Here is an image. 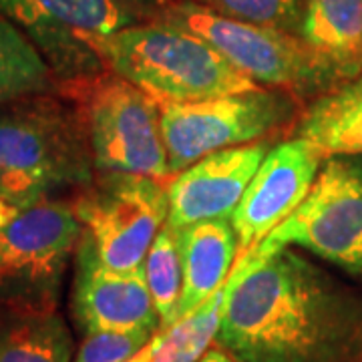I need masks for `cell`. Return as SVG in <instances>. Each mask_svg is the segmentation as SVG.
Segmentation results:
<instances>
[{
  "mask_svg": "<svg viewBox=\"0 0 362 362\" xmlns=\"http://www.w3.org/2000/svg\"><path fill=\"white\" fill-rule=\"evenodd\" d=\"M220 346L233 362H362V300L292 246L235 262Z\"/></svg>",
  "mask_w": 362,
  "mask_h": 362,
  "instance_id": "1",
  "label": "cell"
},
{
  "mask_svg": "<svg viewBox=\"0 0 362 362\" xmlns=\"http://www.w3.org/2000/svg\"><path fill=\"white\" fill-rule=\"evenodd\" d=\"M99 65L133 83L159 105L197 103L259 89L206 40L163 21L139 23L111 35L77 33Z\"/></svg>",
  "mask_w": 362,
  "mask_h": 362,
  "instance_id": "2",
  "label": "cell"
},
{
  "mask_svg": "<svg viewBox=\"0 0 362 362\" xmlns=\"http://www.w3.org/2000/svg\"><path fill=\"white\" fill-rule=\"evenodd\" d=\"M93 153L85 121L73 105L47 95L0 107V195L28 209L49 195L93 183Z\"/></svg>",
  "mask_w": 362,
  "mask_h": 362,
  "instance_id": "3",
  "label": "cell"
},
{
  "mask_svg": "<svg viewBox=\"0 0 362 362\" xmlns=\"http://www.w3.org/2000/svg\"><path fill=\"white\" fill-rule=\"evenodd\" d=\"M66 93L85 121L95 169L169 181L161 105L115 73L77 77Z\"/></svg>",
  "mask_w": 362,
  "mask_h": 362,
  "instance_id": "4",
  "label": "cell"
},
{
  "mask_svg": "<svg viewBox=\"0 0 362 362\" xmlns=\"http://www.w3.org/2000/svg\"><path fill=\"white\" fill-rule=\"evenodd\" d=\"M83 226L73 206L40 202L0 226V304L54 310Z\"/></svg>",
  "mask_w": 362,
  "mask_h": 362,
  "instance_id": "5",
  "label": "cell"
},
{
  "mask_svg": "<svg viewBox=\"0 0 362 362\" xmlns=\"http://www.w3.org/2000/svg\"><path fill=\"white\" fill-rule=\"evenodd\" d=\"M73 209L103 266L141 270L157 233L168 223V187L139 173L103 171L78 195Z\"/></svg>",
  "mask_w": 362,
  "mask_h": 362,
  "instance_id": "6",
  "label": "cell"
},
{
  "mask_svg": "<svg viewBox=\"0 0 362 362\" xmlns=\"http://www.w3.org/2000/svg\"><path fill=\"white\" fill-rule=\"evenodd\" d=\"M284 246L302 247L362 280V157H328L308 197L258 250Z\"/></svg>",
  "mask_w": 362,
  "mask_h": 362,
  "instance_id": "7",
  "label": "cell"
},
{
  "mask_svg": "<svg viewBox=\"0 0 362 362\" xmlns=\"http://www.w3.org/2000/svg\"><path fill=\"white\" fill-rule=\"evenodd\" d=\"M159 21L204 39L258 85L304 89L330 81L306 42L294 33L226 18L192 0L163 2Z\"/></svg>",
  "mask_w": 362,
  "mask_h": 362,
  "instance_id": "8",
  "label": "cell"
},
{
  "mask_svg": "<svg viewBox=\"0 0 362 362\" xmlns=\"http://www.w3.org/2000/svg\"><path fill=\"white\" fill-rule=\"evenodd\" d=\"M294 113L284 90L254 89L197 103L161 105V129L171 175L214 151L268 137Z\"/></svg>",
  "mask_w": 362,
  "mask_h": 362,
  "instance_id": "9",
  "label": "cell"
},
{
  "mask_svg": "<svg viewBox=\"0 0 362 362\" xmlns=\"http://www.w3.org/2000/svg\"><path fill=\"white\" fill-rule=\"evenodd\" d=\"M322 163V153L302 137L272 147L230 216L238 235V258L258 247L296 211L310 194Z\"/></svg>",
  "mask_w": 362,
  "mask_h": 362,
  "instance_id": "10",
  "label": "cell"
},
{
  "mask_svg": "<svg viewBox=\"0 0 362 362\" xmlns=\"http://www.w3.org/2000/svg\"><path fill=\"white\" fill-rule=\"evenodd\" d=\"M149 8V0H0V14L51 52L49 59L54 65H73L83 54L97 59L75 39L77 33L111 35L139 25Z\"/></svg>",
  "mask_w": 362,
  "mask_h": 362,
  "instance_id": "11",
  "label": "cell"
},
{
  "mask_svg": "<svg viewBox=\"0 0 362 362\" xmlns=\"http://www.w3.org/2000/svg\"><path fill=\"white\" fill-rule=\"evenodd\" d=\"M268 153V141L228 147L202 157L173 175L165 181L168 226L180 230L195 221L230 218Z\"/></svg>",
  "mask_w": 362,
  "mask_h": 362,
  "instance_id": "12",
  "label": "cell"
},
{
  "mask_svg": "<svg viewBox=\"0 0 362 362\" xmlns=\"http://www.w3.org/2000/svg\"><path fill=\"white\" fill-rule=\"evenodd\" d=\"M73 314L85 334L139 328L161 330L143 268L133 272L107 268L99 262L85 233L77 246Z\"/></svg>",
  "mask_w": 362,
  "mask_h": 362,
  "instance_id": "13",
  "label": "cell"
},
{
  "mask_svg": "<svg viewBox=\"0 0 362 362\" xmlns=\"http://www.w3.org/2000/svg\"><path fill=\"white\" fill-rule=\"evenodd\" d=\"M175 238L183 272L180 304V318H183L228 282L240 247L230 218L183 226L175 230Z\"/></svg>",
  "mask_w": 362,
  "mask_h": 362,
  "instance_id": "14",
  "label": "cell"
},
{
  "mask_svg": "<svg viewBox=\"0 0 362 362\" xmlns=\"http://www.w3.org/2000/svg\"><path fill=\"white\" fill-rule=\"evenodd\" d=\"M298 37L330 81L362 73V0H304Z\"/></svg>",
  "mask_w": 362,
  "mask_h": 362,
  "instance_id": "15",
  "label": "cell"
},
{
  "mask_svg": "<svg viewBox=\"0 0 362 362\" xmlns=\"http://www.w3.org/2000/svg\"><path fill=\"white\" fill-rule=\"evenodd\" d=\"M296 137L324 157H362V73L314 99L300 117Z\"/></svg>",
  "mask_w": 362,
  "mask_h": 362,
  "instance_id": "16",
  "label": "cell"
},
{
  "mask_svg": "<svg viewBox=\"0 0 362 362\" xmlns=\"http://www.w3.org/2000/svg\"><path fill=\"white\" fill-rule=\"evenodd\" d=\"M0 362H73V337L54 310L0 318Z\"/></svg>",
  "mask_w": 362,
  "mask_h": 362,
  "instance_id": "17",
  "label": "cell"
},
{
  "mask_svg": "<svg viewBox=\"0 0 362 362\" xmlns=\"http://www.w3.org/2000/svg\"><path fill=\"white\" fill-rule=\"evenodd\" d=\"M52 87L51 65L8 16L0 14V107Z\"/></svg>",
  "mask_w": 362,
  "mask_h": 362,
  "instance_id": "18",
  "label": "cell"
},
{
  "mask_svg": "<svg viewBox=\"0 0 362 362\" xmlns=\"http://www.w3.org/2000/svg\"><path fill=\"white\" fill-rule=\"evenodd\" d=\"M226 292L228 282L192 314L180 318L168 330H159L156 334V350L151 362L202 361L209 352V344L218 338L220 332Z\"/></svg>",
  "mask_w": 362,
  "mask_h": 362,
  "instance_id": "19",
  "label": "cell"
},
{
  "mask_svg": "<svg viewBox=\"0 0 362 362\" xmlns=\"http://www.w3.org/2000/svg\"><path fill=\"white\" fill-rule=\"evenodd\" d=\"M145 280L159 314L161 330H168L180 320L181 292H183V272H181L180 247L175 230L165 223L157 233L156 242L143 264Z\"/></svg>",
  "mask_w": 362,
  "mask_h": 362,
  "instance_id": "20",
  "label": "cell"
},
{
  "mask_svg": "<svg viewBox=\"0 0 362 362\" xmlns=\"http://www.w3.org/2000/svg\"><path fill=\"white\" fill-rule=\"evenodd\" d=\"M211 13L250 25L300 33L304 0H192Z\"/></svg>",
  "mask_w": 362,
  "mask_h": 362,
  "instance_id": "21",
  "label": "cell"
},
{
  "mask_svg": "<svg viewBox=\"0 0 362 362\" xmlns=\"http://www.w3.org/2000/svg\"><path fill=\"white\" fill-rule=\"evenodd\" d=\"M159 330L139 328L127 332H93L78 346L73 362H127L139 354Z\"/></svg>",
  "mask_w": 362,
  "mask_h": 362,
  "instance_id": "22",
  "label": "cell"
},
{
  "mask_svg": "<svg viewBox=\"0 0 362 362\" xmlns=\"http://www.w3.org/2000/svg\"><path fill=\"white\" fill-rule=\"evenodd\" d=\"M18 214H21V209H16L14 206H11V204L0 195V226H4V223H8L11 220H14Z\"/></svg>",
  "mask_w": 362,
  "mask_h": 362,
  "instance_id": "23",
  "label": "cell"
},
{
  "mask_svg": "<svg viewBox=\"0 0 362 362\" xmlns=\"http://www.w3.org/2000/svg\"><path fill=\"white\" fill-rule=\"evenodd\" d=\"M153 350H156V337H153V340L145 346V349L139 352V354H135L131 361L127 362H151V356H153Z\"/></svg>",
  "mask_w": 362,
  "mask_h": 362,
  "instance_id": "24",
  "label": "cell"
},
{
  "mask_svg": "<svg viewBox=\"0 0 362 362\" xmlns=\"http://www.w3.org/2000/svg\"><path fill=\"white\" fill-rule=\"evenodd\" d=\"M199 362H233V361L228 356V354H226V352H223V350L218 349V350H209V352H207L206 356H204Z\"/></svg>",
  "mask_w": 362,
  "mask_h": 362,
  "instance_id": "25",
  "label": "cell"
}]
</instances>
